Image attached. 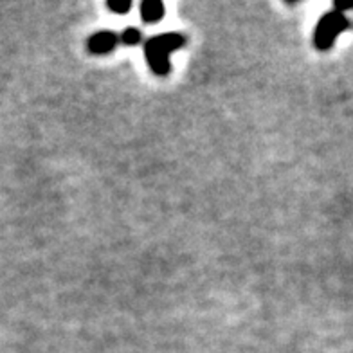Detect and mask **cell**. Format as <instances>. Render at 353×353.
I'll use <instances>...</instances> for the list:
<instances>
[{
	"label": "cell",
	"mask_w": 353,
	"mask_h": 353,
	"mask_svg": "<svg viewBox=\"0 0 353 353\" xmlns=\"http://www.w3.org/2000/svg\"><path fill=\"white\" fill-rule=\"evenodd\" d=\"M184 46H186V38L179 33H166L150 38L144 46V56H146L150 69L157 76L170 74V70H172L170 56Z\"/></svg>",
	"instance_id": "6da1fadb"
},
{
	"label": "cell",
	"mask_w": 353,
	"mask_h": 353,
	"mask_svg": "<svg viewBox=\"0 0 353 353\" xmlns=\"http://www.w3.org/2000/svg\"><path fill=\"white\" fill-rule=\"evenodd\" d=\"M350 10H353V6H348V8L335 6L334 11L326 13L319 20L316 33H314V46H316V49H319V51H328L334 46L335 38L339 37V33H343L344 29L350 26V20L346 17V11Z\"/></svg>",
	"instance_id": "7a4b0ae2"
},
{
	"label": "cell",
	"mask_w": 353,
	"mask_h": 353,
	"mask_svg": "<svg viewBox=\"0 0 353 353\" xmlns=\"http://www.w3.org/2000/svg\"><path fill=\"white\" fill-rule=\"evenodd\" d=\"M117 46V34L112 31H98L88 38V51L92 54H108Z\"/></svg>",
	"instance_id": "3957f363"
},
{
	"label": "cell",
	"mask_w": 353,
	"mask_h": 353,
	"mask_svg": "<svg viewBox=\"0 0 353 353\" xmlns=\"http://www.w3.org/2000/svg\"><path fill=\"white\" fill-rule=\"evenodd\" d=\"M141 19L146 23H157L164 17V6L155 0H146L141 4Z\"/></svg>",
	"instance_id": "277c9868"
},
{
	"label": "cell",
	"mask_w": 353,
	"mask_h": 353,
	"mask_svg": "<svg viewBox=\"0 0 353 353\" xmlns=\"http://www.w3.org/2000/svg\"><path fill=\"white\" fill-rule=\"evenodd\" d=\"M121 40L126 46H137L141 42V31L135 28H126L121 34Z\"/></svg>",
	"instance_id": "5b68a950"
},
{
	"label": "cell",
	"mask_w": 353,
	"mask_h": 353,
	"mask_svg": "<svg viewBox=\"0 0 353 353\" xmlns=\"http://www.w3.org/2000/svg\"><path fill=\"white\" fill-rule=\"evenodd\" d=\"M107 8L110 11H114V13H117V14H125V13H128V11H130V8H132V2H128V0H123V2H108L107 4Z\"/></svg>",
	"instance_id": "8992f818"
}]
</instances>
